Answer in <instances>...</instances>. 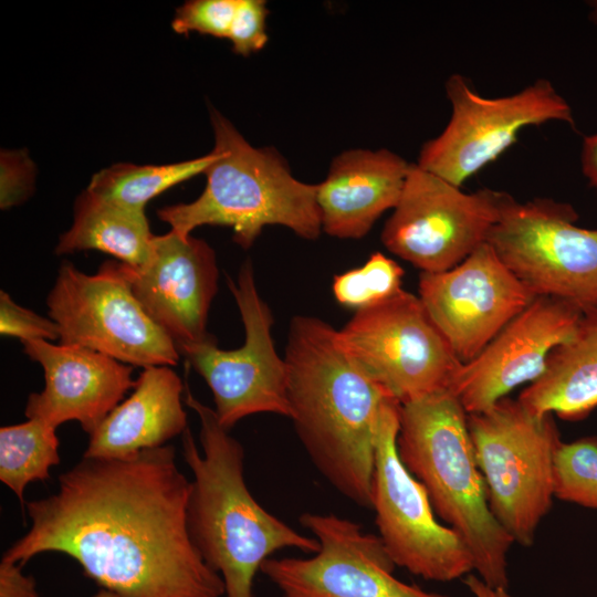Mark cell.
<instances>
[{
    "label": "cell",
    "mask_w": 597,
    "mask_h": 597,
    "mask_svg": "<svg viewBox=\"0 0 597 597\" xmlns=\"http://www.w3.org/2000/svg\"><path fill=\"white\" fill-rule=\"evenodd\" d=\"M191 481L167 444L123 459L84 458L57 491L25 503L29 531L2 558L55 552L119 597H222L223 580L188 528Z\"/></svg>",
    "instance_id": "1"
},
{
    "label": "cell",
    "mask_w": 597,
    "mask_h": 597,
    "mask_svg": "<svg viewBox=\"0 0 597 597\" xmlns=\"http://www.w3.org/2000/svg\"><path fill=\"white\" fill-rule=\"evenodd\" d=\"M283 358L290 419L311 461L337 492L371 509L379 419L392 396L318 317L291 320Z\"/></svg>",
    "instance_id": "2"
},
{
    "label": "cell",
    "mask_w": 597,
    "mask_h": 597,
    "mask_svg": "<svg viewBox=\"0 0 597 597\" xmlns=\"http://www.w3.org/2000/svg\"><path fill=\"white\" fill-rule=\"evenodd\" d=\"M186 404L200 423L199 451L187 429L182 454L192 472L188 502L190 537L205 563L220 575L226 597H253L262 564L275 552L296 548L315 554L320 543L266 511L244 479V449L210 408L189 390Z\"/></svg>",
    "instance_id": "3"
},
{
    "label": "cell",
    "mask_w": 597,
    "mask_h": 597,
    "mask_svg": "<svg viewBox=\"0 0 597 597\" xmlns=\"http://www.w3.org/2000/svg\"><path fill=\"white\" fill-rule=\"evenodd\" d=\"M397 449L436 515L467 545L476 575L507 588V553L514 542L490 509L460 401L443 389L402 404Z\"/></svg>",
    "instance_id": "4"
},
{
    "label": "cell",
    "mask_w": 597,
    "mask_h": 597,
    "mask_svg": "<svg viewBox=\"0 0 597 597\" xmlns=\"http://www.w3.org/2000/svg\"><path fill=\"white\" fill-rule=\"evenodd\" d=\"M216 159L207 184L193 201L160 208L158 218L182 238L202 226L231 228L233 240L249 249L266 226L291 229L315 240L322 232L317 185L297 180L274 147H254L217 109L211 108Z\"/></svg>",
    "instance_id": "5"
},
{
    "label": "cell",
    "mask_w": 597,
    "mask_h": 597,
    "mask_svg": "<svg viewBox=\"0 0 597 597\" xmlns=\"http://www.w3.org/2000/svg\"><path fill=\"white\" fill-rule=\"evenodd\" d=\"M490 509L514 543L531 546L554 499L553 460L561 443L553 415H536L504 397L468 415Z\"/></svg>",
    "instance_id": "6"
},
{
    "label": "cell",
    "mask_w": 597,
    "mask_h": 597,
    "mask_svg": "<svg viewBox=\"0 0 597 597\" xmlns=\"http://www.w3.org/2000/svg\"><path fill=\"white\" fill-rule=\"evenodd\" d=\"M46 305L60 344L86 347L132 367L174 366L179 360L175 342L135 296L132 268L125 263L106 261L86 274L65 261Z\"/></svg>",
    "instance_id": "7"
},
{
    "label": "cell",
    "mask_w": 597,
    "mask_h": 597,
    "mask_svg": "<svg viewBox=\"0 0 597 597\" xmlns=\"http://www.w3.org/2000/svg\"><path fill=\"white\" fill-rule=\"evenodd\" d=\"M577 219L568 203L511 197L488 242L536 296L597 310V229L579 227Z\"/></svg>",
    "instance_id": "8"
},
{
    "label": "cell",
    "mask_w": 597,
    "mask_h": 597,
    "mask_svg": "<svg viewBox=\"0 0 597 597\" xmlns=\"http://www.w3.org/2000/svg\"><path fill=\"white\" fill-rule=\"evenodd\" d=\"M400 406L388 398L379 419L371 504L378 536L396 566L427 580L451 582L474 570L473 558L461 537L438 522L425 486L399 457Z\"/></svg>",
    "instance_id": "9"
},
{
    "label": "cell",
    "mask_w": 597,
    "mask_h": 597,
    "mask_svg": "<svg viewBox=\"0 0 597 597\" xmlns=\"http://www.w3.org/2000/svg\"><path fill=\"white\" fill-rule=\"evenodd\" d=\"M347 355L401 405L448 389L461 365L419 296L405 290L337 331Z\"/></svg>",
    "instance_id": "10"
},
{
    "label": "cell",
    "mask_w": 597,
    "mask_h": 597,
    "mask_svg": "<svg viewBox=\"0 0 597 597\" xmlns=\"http://www.w3.org/2000/svg\"><path fill=\"white\" fill-rule=\"evenodd\" d=\"M510 198L488 188L463 192L410 164L400 198L383 228L381 242L421 272L450 270L488 242Z\"/></svg>",
    "instance_id": "11"
},
{
    "label": "cell",
    "mask_w": 597,
    "mask_h": 597,
    "mask_svg": "<svg viewBox=\"0 0 597 597\" xmlns=\"http://www.w3.org/2000/svg\"><path fill=\"white\" fill-rule=\"evenodd\" d=\"M228 284L243 323V344L235 349H222L211 335L177 345L178 352L209 386L214 413L226 429L256 413L290 418L286 365L276 353L273 316L258 292L252 262L247 260L237 281L229 277Z\"/></svg>",
    "instance_id": "12"
},
{
    "label": "cell",
    "mask_w": 597,
    "mask_h": 597,
    "mask_svg": "<svg viewBox=\"0 0 597 597\" xmlns=\"http://www.w3.org/2000/svg\"><path fill=\"white\" fill-rule=\"evenodd\" d=\"M446 92L452 107L450 121L440 135L423 144L416 164L457 187L514 144L524 127L554 121L575 125L572 107L547 80L509 96L488 98L462 75L453 74Z\"/></svg>",
    "instance_id": "13"
},
{
    "label": "cell",
    "mask_w": 597,
    "mask_h": 597,
    "mask_svg": "<svg viewBox=\"0 0 597 597\" xmlns=\"http://www.w3.org/2000/svg\"><path fill=\"white\" fill-rule=\"evenodd\" d=\"M300 523L320 549L306 558L270 557L260 569L283 597H443L397 579L380 537L358 523L310 512Z\"/></svg>",
    "instance_id": "14"
},
{
    "label": "cell",
    "mask_w": 597,
    "mask_h": 597,
    "mask_svg": "<svg viewBox=\"0 0 597 597\" xmlns=\"http://www.w3.org/2000/svg\"><path fill=\"white\" fill-rule=\"evenodd\" d=\"M418 296L461 363L536 297L489 242L450 270L421 272Z\"/></svg>",
    "instance_id": "15"
},
{
    "label": "cell",
    "mask_w": 597,
    "mask_h": 597,
    "mask_svg": "<svg viewBox=\"0 0 597 597\" xmlns=\"http://www.w3.org/2000/svg\"><path fill=\"white\" fill-rule=\"evenodd\" d=\"M582 314L565 300L536 296L475 357L461 363L448 390L468 415L490 409L543 375L551 353L570 336Z\"/></svg>",
    "instance_id": "16"
},
{
    "label": "cell",
    "mask_w": 597,
    "mask_h": 597,
    "mask_svg": "<svg viewBox=\"0 0 597 597\" xmlns=\"http://www.w3.org/2000/svg\"><path fill=\"white\" fill-rule=\"evenodd\" d=\"M213 249L192 235L174 231L155 235L148 262L132 268V286L148 315L176 346L207 339L209 310L218 292Z\"/></svg>",
    "instance_id": "17"
},
{
    "label": "cell",
    "mask_w": 597,
    "mask_h": 597,
    "mask_svg": "<svg viewBox=\"0 0 597 597\" xmlns=\"http://www.w3.org/2000/svg\"><path fill=\"white\" fill-rule=\"evenodd\" d=\"M44 371L42 391L29 396L24 413L57 429L75 420L88 436L135 386L133 367L96 350L44 339L22 342Z\"/></svg>",
    "instance_id": "18"
},
{
    "label": "cell",
    "mask_w": 597,
    "mask_h": 597,
    "mask_svg": "<svg viewBox=\"0 0 597 597\" xmlns=\"http://www.w3.org/2000/svg\"><path fill=\"white\" fill-rule=\"evenodd\" d=\"M410 163L399 155L349 149L337 155L326 178L317 184L322 231L339 239H360L402 192Z\"/></svg>",
    "instance_id": "19"
},
{
    "label": "cell",
    "mask_w": 597,
    "mask_h": 597,
    "mask_svg": "<svg viewBox=\"0 0 597 597\" xmlns=\"http://www.w3.org/2000/svg\"><path fill=\"white\" fill-rule=\"evenodd\" d=\"M184 385L170 366L144 368L133 392L90 434L84 458L123 459L165 443L187 430Z\"/></svg>",
    "instance_id": "20"
},
{
    "label": "cell",
    "mask_w": 597,
    "mask_h": 597,
    "mask_svg": "<svg viewBox=\"0 0 597 597\" xmlns=\"http://www.w3.org/2000/svg\"><path fill=\"white\" fill-rule=\"evenodd\" d=\"M517 400L533 413L569 421L597 408V310L583 311L570 336L551 353L543 375Z\"/></svg>",
    "instance_id": "21"
},
{
    "label": "cell",
    "mask_w": 597,
    "mask_h": 597,
    "mask_svg": "<svg viewBox=\"0 0 597 597\" xmlns=\"http://www.w3.org/2000/svg\"><path fill=\"white\" fill-rule=\"evenodd\" d=\"M155 234L145 210L103 199L85 189L74 203L73 223L56 244V254L98 250L138 269L151 256Z\"/></svg>",
    "instance_id": "22"
},
{
    "label": "cell",
    "mask_w": 597,
    "mask_h": 597,
    "mask_svg": "<svg viewBox=\"0 0 597 597\" xmlns=\"http://www.w3.org/2000/svg\"><path fill=\"white\" fill-rule=\"evenodd\" d=\"M216 159L213 151L190 160L168 165L115 164L96 172L87 190L96 196L136 210L169 188L190 179Z\"/></svg>",
    "instance_id": "23"
},
{
    "label": "cell",
    "mask_w": 597,
    "mask_h": 597,
    "mask_svg": "<svg viewBox=\"0 0 597 597\" xmlns=\"http://www.w3.org/2000/svg\"><path fill=\"white\" fill-rule=\"evenodd\" d=\"M56 428L39 419L1 427L0 480L25 505L24 490L34 481L50 478L60 463Z\"/></svg>",
    "instance_id": "24"
},
{
    "label": "cell",
    "mask_w": 597,
    "mask_h": 597,
    "mask_svg": "<svg viewBox=\"0 0 597 597\" xmlns=\"http://www.w3.org/2000/svg\"><path fill=\"white\" fill-rule=\"evenodd\" d=\"M554 498L597 510V437L558 444L553 460Z\"/></svg>",
    "instance_id": "25"
},
{
    "label": "cell",
    "mask_w": 597,
    "mask_h": 597,
    "mask_svg": "<svg viewBox=\"0 0 597 597\" xmlns=\"http://www.w3.org/2000/svg\"><path fill=\"white\" fill-rule=\"evenodd\" d=\"M402 275L395 260L375 252L363 266L335 275L333 293L339 304L358 311L399 293Z\"/></svg>",
    "instance_id": "26"
},
{
    "label": "cell",
    "mask_w": 597,
    "mask_h": 597,
    "mask_svg": "<svg viewBox=\"0 0 597 597\" xmlns=\"http://www.w3.org/2000/svg\"><path fill=\"white\" fill-rule=\"evenodd\" d=\"M238 0H191L178 7L171 28L178 34L197 32L216 38L229 36Z\"/></svg>",
    "instance_id": "27"
},
{
    "label": "cell",
    "mask_w": 597,
    "mask_h": 597,
    "mask_svg": "<svg viewBox=\"0 0 597 597\" xmlns=\"http://www.w3.org/2000/svg\"><path fill=\"white\" fill-rule=\"evenodd\" d=\"M0 333L22 342L44 339L59 341V327L50 317H44L15 303L0 291Z\"/></svg>",
    "instance_id": "28"
},
{
    "label": "cell",
    "mask_w": 597,
    "mask_h": 597,
    "mask_svg": "<svg viewBox=\"0 0 597 597\" xmlns=\"http://www.w3.org/2000/svg\"><path fill=\"white\" fill-rule=\"evenodd\" d=\"M268 14L263 0H238L228 36L234 53L248 56L264 48L268 42Z\"/></svg>",
    "instance_id": "29"
},
{
    "label": "cell",
    "mask_w": 597,
    "mask_h": 597,
    "mask_svg": "<svg viewBox=\"0 0 597 597\" xmlns=\"http://www.w3.org/2000/svg\"><path fill=\"white\" fill-rule=\"evenodd\" d=\"M0 597H39L33 577L23 574L21 564L1 559Z\"/></svg>",
    "instance_id": "30"
},
{
    "label": "cell",
    "mask_w": 597,
    "mask_h": 597,
    "mask_svg": "<svg viewBox=\"0 0 597 597\" xmlns=\"http://www.w3.org/2000/svg\"><path fill=\"white\" fill-rule=\"evenodd\" d=\"M580 164L584 176L597 189V133L584 138Z\"/></svg>",
    "instance_id": "31"
},
{
    "label": "cell",
    "mask_w": 597,
    "mask_h": 597,
    "mask_svg": "<svg viewBox=\"0 0 597 597\" xmlns=\"http://www.w3.org/2000/svg\"><path fill=\"white\" fill-rule=\"evenodd\" d=\"M464 584L472 597H513L507 591V588L491 586L483 582L478 575H467Z\"/></svg>",
    "instance_id": "32"
},
{
    "label": "cell",
    "mask_w": 597,
    "mask_h": 597,
    "mask_svg": "<svg viewBox=\"0 0 597 597\" xmlns=\"http://www.w3.org/2000/svg\"><path fill=\"white\" fill-rule=\"evenodd\" d=\"M93 597H119V596L111 590L101 588Z\"/></svg>",
    "instance_id": "33"
},
{
    "label": "cell",
    "mask_w": 597,
    "mask_h": 597,
    "mask_svg": "<svg viewBox=\"0 0 597 597\" xmlns=\"http://www.w3.org/2000/svg\"><path fill=\"white\" fill-rule=\"evenodd\" d=\"M590 19L594 23L597 24V1H593L590 4Z\"/></svg>",
    "instance_id": "34"
}]
</instances>
